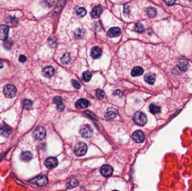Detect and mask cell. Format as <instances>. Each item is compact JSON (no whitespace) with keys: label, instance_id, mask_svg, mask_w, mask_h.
<instances>
[{"label":"cell","instance_id":"cell-2","mask_svg":"<svg viewBox=\"0 0 192 191\" xmlns=\"http://www.w3.org/2000/svg\"><path fill=\"white\" fill-rule=\"evenodd\" d=\"M87 152V146L84 142H79L74 147V153L77 156H83Z\"/></svg>","mask_w":192,"mask_h":191},{"label":"cell","instance_id":"cell-22","mask_svg":"<svg viewBox=\"0 0 192 191\" xmlns=\"http://www.w3.org/2000/svg\"><path fill=\"white\" fill-rule=\"evenodd\" d=\"M149 111L154 114H158L161 112V107L159 106H157L154 103H152L149 106Z\"/></svg>","mask_w":192,"mask_h":191},{"label":"cell","instance_id":"cell-38","mask_svg":"<svg viewBox=\"0 0 192 191\" xmlns=\"http://www.w3.org/2000/svg\"><path fill=\"white\" fill-rule=\"evenodd\" d=\"M165 2L167 5H172L175 2V1H165Z\"/></svg>","mask_w":192,"mask_h":191},{"label":"cell","instance_id":"cell-40","mask_svg":"<svg viewBox=\"0 0 192 191\" xmlns=\"http://www.w3.org/2000/svg\"><path fill=\"white\" fill-rule=\"evenodd\" d=\"M117 191V190H115V191Z\"/></svg>","mask_w":192,"mask_h":191},{"label":"cell","instance_id":"cell-23","mask_svg":"<svg viewBox=\"0 0 192 191\" xmlns=\"http://www.w3.org/2000/svg\"><path fill=\"white\" fill-rule=\"evenodd\" d=\"M146 12H147L148 16L151 18L155 17L157 15V10L154 7H148L147 9Z\"/></svg>","mask_w":192,"mask_h":191},{"label":"cell","instance_id":"cell-26","mask_svg":"<svg viewBox=\"0 0 192 191\" xmlns=\"http://www.w3.org/2000/svg\"><path fill=\"white\" fill-rule=\"evenodd\" d=\"M92 78V73H90L89 71H85L83 73V76H82V80L84 82H88Z\"/></svg>","mask_w":192,"mask_h":191},{"label":"cell","instance_id":"cell-29","mask_svg":"<svg viewBox=\"0 0 192 191\" xmlns=\"http://www.w3.org/2000/svg\"><path fill=\"white\" fill-rule=\"evenodd\" d=\"M86 10L85 8L80 7L78 9H77V15L79 17H80V18L84 17L86 15Z\"/></svg>","mask_w":192,"mask_h":191},{"label":"cell","instance_id":"cell-5","mask_svg":"<svg viewBox=\"0 0 192 191\" xmlns=\"http://www.w3.org/2000/svg\"><path fill=\"white\" fill-rule=\"evenodd\" d=\"M80 133L84 138H91L93 135V129L90 125H85L81 127Z\"/></svg>","mask_w":192,"mask_h":191},{"label":"cell","instance_id":"cell-7","mask_svg":"<svg viewBox=\"0 0 192 191\" xmlns=\"http://www.w3.org/2000/svg\"><path fill=\"white\" fill-rule=\"evenodd\" d=\"M132 138L137 143H142L145 140V135L142 131L138 130L132 133Z\"/></svg>","mask_w":192,"mask_h":191},{"label":"cell","instance_id":"cell-20","mask_svg":"<svg viewBox=\"0 0 192 191\" xmlns=\"http://www.w3.org/2000/svg\"><path fill=\"white\" fill-rule=\"evenodd\" d=\"M102 54V50L98 47H93L91 51V56L93 58H99Z\"/></svg>","mask_w":192,"mask_h":191},{"label":"cell","instance_id":"cell-13","mask_svg":"<svg viewBox=\"0 0 192 191\" xmlns=\"http://www.w3.org/2000/svg\"><path fill=\"white\" fill-rule=\"evenodd\" d=\"M102 12V7L101 5L94 7L91 11V16L94 19L98 18Z\"/></svg>","mask_w":192,"mask_h":191},{"label":"cell","instance_id":"cell-39","mask_svg":"<svg viewBox=\"0 0 192 191\" xmlns=\"http://www.w3.org/2000/svg\"><path fill=\"white\" fill-rule=\"evenodd\" d=\"M4 67V63L3 62L0 60V68H2Z\"/></svg>","mask_w":192,"mask_h":191},{"label":"cell","instance_id":"cell-25","mask_svg":"<svg viewBox=\"0 0 192 191\" xmlns=\"http://www.w3.org/2000/svg\"><path fill=\"white\" fill-rule=\"evenodd\" d=\"M70 61V55L69 53H66L64 54V55L62 56V57L61 58V61L62 63V64L66 65L69 63Z\"/></svg>","mask_w":192,"mask_h":191},{"label":"cell","instance_id":"cell-15","mask_svg":"<svg viewBox=\"0 0 192 191\" xmlns=\"http://www.w3.org/2000/svg\"><path fill=\"white\" fill-rule=\"evenodd\" d=\"M48 183V179L46 176H41L35 179V184L39 187L45 186Z\"/></svg>","mask_w":192,"mask_h":191},{"label":"cell","instance_id":"cell-28","mask_svg":"<svg viewBox=\"0 0 192 191\" xmlns=\"http://www.w3.org/2000/svg\"><path fill=\"white\" fill-rule=\"evenodd\" d=\"M75 36H76V37L77 38H82L84 35V34H85V30L84 29H80V28L77 29L75 30Z\"/></svg>","mask_w":192,"mask_h":191},{"label":"cell","instance_id":"cell-12","mask_svg":"<svg viewBox=\"0 0 192 191\" xmlns=\"http://www.w3.org/2000/svg\"><path fill=\"white\" fill-rule=\"evenodd\" d=\"M55 70L51 66L45 67L42 70V75L47 78H51L54 74Z\"/></svg>","mask_w":192,"mask_h":191},{"label":"cell","instance_id":"cell-35","mask_svg":"<svg viewBox=\"0 0 192 191\" xmlns=\"http://www.w3.org/2000/svg\"><path fill=\"white\" fill-rule=\"evenodd\" d=\"M48 43L51 46L54 47L56 45V39L54 38H50L48 39Z\"/></svg>","mask_w":192,"mask_h":191},{"label":"cell","instance_id":"cell-30","mask_svg":"<svg viewBox=\"0 0 192 191\" xmlns=\"http://www.w3.org/2000/svg\"><path fill=\"white\" fill-rule=\"evenodd\" d=\"M78 185V181L75 178H72L70 179V182H69L67 185V187L69 188H73L74 187H77Z\"/></svg>","mask_w":192,"mask_h":191},{"label":"cell","instance_id":"cell-31","mask_svg":"<svg viewBox=\"0 0 192 191\" xmlns=\"http://www.w3.org/2000/svg\"><path fill=\"white\" fill-rule=\"evenodd\" d=\"M7 24L10 26H13L17 23V20L15 17H9L6 20Z\"/></svg>","mask_w":192,"mask_h":191},{"label":"cell","instance_id":"cell-9","mask_svg":"<svg viewBox=\"0 0 192 191\" xmlns=\"http://www.w3.org/2000/svg\"><path fill=\"white\" fill-rule=\"evenodd\" d=\"M11 131V128L6 124L2 123L0 125V135L4 137H8L10 135Z\"/></svg>","mask_w":192,"mask_h":191},{"label":"cell","instance_id":"cell-16","mask_svg":"<svg viewBox=\"0 0 192 191\" xmlns=\"http://www.w3.org/2000/svg\"><path fill=\"white\" fill-rule=\"evenodd\" d=\"M53 101L57 105V110L60 112L63 111L65 108V105L62 101L61 98L60 97H56L53 99Z\"/></svg>","mask_w":192,"mask_h":191},{"label":"cell","instance_id":"cell-19","mask_svg":"<svg viewBox=\"0 0 192 191\" xmlns=\"http://www.w3.org/2000/svg\"><path fill=\"white\" fill-rule=\"evenodd\" d=\"M145 80L148 84L153 85L156 81V75L153 73H148L145 76Z\"/></svg>","mask_w":192,"mask_h":191},{"label":"cell","instance_id":"cell-1","mask_svg":"<svg viewBox=\"0 0 192 191\" xmlns=\"http://www.w3.org/2000/svg\"><path fill=\"white\" fill-rule=\"evenodd\" d=\"M134 122L139 126H144L146 124L147 119L146 115L143 112H136L133 116Z\"/></svg>","mask_w":192,"mask_h":191},{"label":"cell","instance_id":"cell-37","mask_svg":"<svg viewBox=\"0 0 192 191\" xmlns=\"http://www.w3.org/2000/svg\"><path fill=\"white\" fill-rule=\"evenodd\" d=\"M26 60H27V58H26V57L25 56H24V55L20 56V58H19V61L20 62L23 63V62H25L26 61Z\"/></svg>","mask_w":192,"mask_h":191},{"label":"cell","instance_id":"cell-8","mask_svg":"<svg viewBox=\"0 0 192 191\" xmlns=\"http://www.w3.org/2000/svg\"><path fill=\"white\" fill-rule=\"evenodd\" d=\"M58 164L59 161L57 159L54 157L48 158L45 161V164L48 169H53L56 168Z\"/></svg>","mask_w":192,"mask_h":191},{"label":"cell","instance_id":"cell-21","mask_svg":"<svg viewBox=\"0 0 192 191\" xmlns=\"http://www.w3.org/2000/svg\"><path fill=\"white\" fill-rule=\"evenodd\" d=\"M144 73L143 69L140 67H136L133 68L131 72V75L133 77L141 76Z\"/></svg>","mask_w":192,"mask_h":191},{"label":"cell","instance_id":"cell-24","mask_svg":"<svg viewBox=\"0 0 192 191\" xmlns=\"http://www.w3.org/2000/svg\"><path fill=\"white\" fill-rule=\"evenodd\" d=\"M32 104H33L32 101L28 99H25L23 101V108L27 110H29L30 109H31V108L32 106Z\"/></svg>","mask_w":192,"mask_h":191},{"label":"cell","instance_id":"cell-17","mask_svg":"<svg viewBox=\"0 0 192 191\" xmlns=\"http://www.w3.org/2000/svg\"><path fill=\"white\" fill-rule=\"evenodd\" d=\"M20 158L21 160L25 162H28L33 158V155L30 152H23L20 155Z\"/></svg>","mask_w":192,"mask_h":191},{"label":"cell","instance_id":"cell-14","mask_svg":"<svg viewBox=\"0 0 192 191\" xmlns=\"http://www.w3.org/2000/svg\"><path fill=\"white\" fill-rule=\"evenodd\" d=\"M121 34V29L118 27H114L110 29L107 32V35L109 37H117Z\"/></svg>","mask_w":192,"mask_h":191},{"label":"cell","instance_id":"cell-3","mask_svg":"<svg viewBox=\"0 0 192 191\" xmlns=\"http://www.w3.org/2000/svg\"><path fill=\"white\" fill-rule=\"evenodd\" d=\"M46 136V131L44 127L39 126L37 127L33 132V136L37 140L41 141L45 138Z\"/></svg>","mask_w":192,"mask_h":191},{"label":"cell","instance_id":"cell-33","mask_svg":"<svg viewBox=\"0 0 192 191\" xmlns=\"http://www.w3.org/2000/svg\"><path fill=\"white\" fill-rule=\"evenodd\" d=\"M84 113H85V114H86V116H88L89 118H91L92 119H94V120L97 119V117L95 116V114L94 113H93L92 112H90L89 111H86L84 112Z\"/></svg>","mask_w":192,"mask_h":191},{"label":"cell","instance_id":"cell-10","mask_svg":"<svg viewBox=\"0 0 192 191\" xmlns=\"http://www.w3.org/2000/svg\"><path fill=\"white\" fill-rule=\"evenodd\" d=\"M9 27L6 25H0V39L6 40L7 39Z\"/></svg>","mask_w":192,"mask_h":191},{"label":"cell","instance_id":"cell-27","mask_svg":"<svg viewBox=\"0 0 192 191\" xmlns=\"http://www.w3.org/2000/svg\"><path fill=\"white\" fill-rule=\"evenodd\" d=\"M134 29V30L135 32L139 33H143L144 32V30H145L144 27H143V26L140 23H136L135 24Z\"/></svg>","mask_w":192,"mask_h":191},{"label":"cell","instance_id":"cell-11","mask_svg":"<svg viewBox=\"0 0 192 191\" xmlns=\"http://www.w3.org/2000/svg\"><path fill=\"white\" fill-rule=\"evenodd\" d=\"M118 112L115 108H110L106 111L105 117L108 119H113L118 116Z\"/></svg>","mask_w":192,"mask_h":191},{"label":"cell","instance_id":"cell-18","mask_svg":"<svg viewBox=\"0 0 192 191\" xmlns=\"http://www.w3.org/2000/svg\"><path fill=\"white\" fill-rule=\"evenodd\" d=\"M89 102L86 99H80L77 101L75 106L78 108H86L89 106Z\"/></svg>","mask_w":192,"mask_h":191},{"label":"cell","instance_id":"cell-32","mask_svg":"<svg viewBox=\"0 0 192 191\" xmlns=\"http://www.w3.org/2000/svg\"><path fill=\"white\" fill-rule=\"evenodd\" d=\"M96 96L97 97V98L99 99H102L103 98V97H105V92L103 90L101 89H98L97 90L96 92Z\"/></svg>","mask_w":192,"mask_h":191},{"label":"cell","instance_id":"cell-34","mask_svg":"<svg viewBox=\"0 0 192 191\" xmlns=\"http://www.w3.org/2000/svg\"><path fill=\"white\" fill-rule=\"evenodd\" d=\"M72 85H73V86L75 88V89H79L81 87V85L80 84L79 82L77 81V80H72Z\"/></svg>","mask_w":192,"mask_h":191},{"label":"cell","instance_id":"cell-6","mask_svg":"<svg viewBox=\"0 0 192 191\" xmlns=\"http://www.w3.org/2000/svg\"><path fill=\"white\" fill-rule=\"evenodd\" d=\"M113 168L110 165H103L100 169V173L104 177H110L113 174Z\"/></svg>","mask_w":192,"mask_h":191},{"label":"cell","instance_id":"cell-4","mask_svg":"<svg viewBox=\"0 0 192 191\" xmlns=\"http://www.w3.org/2000/svg\"><path fill=\"white\" fill-rule=\"evenodd\" d=\"M4 92L7 98H11L16 95L17 93V89L13 85L7 84L4 88Z\"/></svg>","mask_w":192,"mask_h":191},{"label":"cell","instance_id":"cell-36","mask_svg":"<svg viewBox=\"0 0 192 191\" xmlns=\"http://www.w3.org/2000/svg\"><path fill=\"white\" fill-rule=\"evenodd\" d=\"M188 64L186 62H181L180 63V68L182 70H186L187 68Z\"/></svg>","mask_w":192,"mask_h":191}]
</instances>
